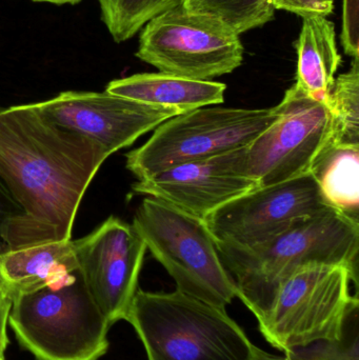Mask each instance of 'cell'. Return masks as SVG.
<instances>
[{"label":"cell","instance_id":"1","mask_svg":"<svg viewBox=\"0 0 359 360\" xmlns=\"http://www.w3.org/2000/svg\"><path fill=\"white\" fill-rule=\"evenodd\" d=\"M107 158L35 103L0 110V179L21 209L4 230L8 251L71 240L82 197Z\"/></svg>","mask_w":359,"mask_h":360},{"label":"cell","instance_id":"2","mask_svg":"<svg viewBox=\"0 0 359 360\" xmlns=\"http://www.w3.org/2000/svg\"><path fill=\"white\" fill-rule=\"evenodd\" d=\"M359 221L329 207L296 220L273 238L251 248L217 245L233 277L237 297L257 321L273 304L280 285L312 264H344L358 271Z\"/></svg>","mask_w":359,"mask_h":360},{"label":"cell","instance_id":"3","mask_svg":"<svg viewBox=\"0 0 359 360\" xmlns=\"http://www.w3.org/2000/svg\"><path fill=\"white\" fill-rule=\"evenodd\" d=\"M124 321L149 360H252L256 348L226 309L178 290H137Z\"/></svg>","mask_w":359,"mask_h":360},{"label":"cell","instance_id":"4","mask_svg":"<svg viewBox=\"0 0 359 360\" xmlns=\"http://www.w3.org/2000/svg\"><path fill=\"white\" fill-rule=\"evenodd\" d=\"M8 325L37 360H98L109 348L112 326L78 270L59 283L16 296Z\"/></svg>","mask_w":359,"mask_h":360},{"label":"cell","instance_id":"5","mask_svg":"<svg viewBox=\"0 0 359 360\" xmlns=\"http://www.w3.org/2000/svg\"><path fill=\"white\" fill-rule=\"evenodd\" d=\"M132 226L174 279L176 290L223 309L237 297L235 281L223 266L204 219L145 197Z\"/></svg>","mask_w":359,"mask_h":360},{"label":"cell","instance_id":"6","mask_svg":"<svg viewBox=\"0 0 359 360\" xmlns=\"http://www.w3.org/2000/svg\"><path fill=\"white\" fill-rule=\"evenodd\" d=\"M358 271L344 264H312L293 273L278 290L270 310L259 319V331L280 351L318 340L343 338L348 319L358 309Z\"/></svg>","mask_w":359,"mask_h":360},{"label":"cell","instance_id":"7","mask_svg":"<svg viewBox=\"0 0 359 360\" xmlns=\"http://www.w3.org/2000/svg\"><path fill=\"white\" fill-rule=\"evenodd\" d=\"M276 117L270 109L200 108L169 118L141 147L126 154V169L137 180L167 169L247 147Z\"/></svg>","mask_w":359,"mask_h":360},{"label":"cell","instance_id":"8","mask_svg":"<svg viewBox=\"0 0 359 360\" xmlns=\"http://www.w3.org/2000/svg\"><path fill=\"white\" fill-rule=\"evenodd\" d=\"M135 55L162 73L212 80L242 65L244 46L221 21L178 4L143 25Z\"/></svg>","mask_w":359,"mask_h":360},{"label":"cell","instance_id":"9","mask_svg":"<svg viewBox=\"0 0 359 360\" xmlns=\"http://www.w3.org/2000/svg\"><path fill=\"white\" fill-rule=\"evenodd\" d=\"M275 110L274 122L247 148L249 173L259 188L310 174L316 158L332 141L328 105L295 84Z\"/></svg>","mask_w":359,"mask_h":360},{"label":"cell","instance_id":"10","mask_svg":"<svg viewBox=\"0 0 359 360\" xmlns=\"http://www.w3.org/2000/svg\"><path fill=\"white\" fill-rule=\"evenodd\" d=\"M329 207L310 173L254 188L226 203L204 221L216 245L251 248Z\"/></svg>","mask_w":359,"mask_h":360},{"label":"cell","instance_id":"11","mask_svg":"<svg viewBox=\"0 0 359 360\" xmlns=\"http://www.w3.org/2000/svg\"><path fill=\"white\" fill-rule=\"evenodd\" d=\"M35 105L46 120L93 141L107 156L181 114L172 108L147 105L107 91H67Z\"/></svg>","mask_w":359,"mask_h":360},{"label":"cell","instance_id":"12","mask_svg":"<svg viewBox=\"0 0 359 360\" xmlns=\"http://www.w3.org/2000/svg\"><path fill=\"white\" fill-rule=\"evenodd\" d=\"M73 245L78 271L101 312L111 325L124 321L147 252L141 235L111 216Z\"/></svg>","mask_w":359,"mask_h":360},{"label":"cell","instance_id":"13","mask_svg":"<svg viewBox=\"0 0 359 360\" xmlns=\"http://www.w3.org/2000/svg\"><path fill=\"white\" fill-rule=\"evenodd\" d=\"M247 147L167 169L137 180L133 192L204 219L226 203L259 188L248 168Z\"/></svg>","mask_w":359,"mask_h":360},{"label":"cell","instance_id":"14","mask_svg":"<svg viewBox=\"0 0 359 360\" xmlns=\"http://www.w3.org/2000/svg\"><path fill=\"white\" fill-rule=\"evenodd\" d=\"M78 270L73 240L55 241L0 255V294L16 296L59 283Z\"/></svg>","mask_w":359,"mask_h":360},{"label":"cell","instance_id":"15","mask_svg":"<svg viewBox=\"0 0 359 360\" xmlns=\"http://www.w3.org/2000/svg\"><path fill=\"white\" fill-rule=\"evenodd\" d=\"M227 86L213 80H194L172 74L141 73L112 80L107 92L147 105L172 108L181 113L221 105Z\"/></svg>","mask_w":359,"mask_h":360},{"label":"cell","instance_id":"16","mask_svg":"<svg viewBox=\"0 0 359 360\" xmlns=\"http://www.w3.org/2000/svg\"><path fill=\"white\" fill-rule=\"evenodd\" d=\"M295 46V86L308 96L329 107L335 75L343 61L337 49L334 23L325 16L303 18V27Z\"/></svg>","mask_w":359,"mask_h":360},{"label":"cell","instance_id":"17","mask_svg":"<svg viewBox=\"0 0 359 360\" xmlns=\"http://www.w3.org/2000/svg\"><path fill=\"white\" fill-rule=\"evenodd\" d=\"M310 173L331 207L359 221V146L330 141Z\"/></svg>","mask_w":359,"mask_h":360},{"label":"cell","instance_id":"18","mask_svg":"<svg viewBox=\"0 0 359 360\" xmlns=\"http://www.w3.org/2000/svg\"><path fill=\"white\" fill-rule=\"evenodd\" d=\"M179 4L217 19L237 35L273 20L276 11L274 0H181Z\"/></svg>","mask_w":359,"mask_h":360},{"label":"cell","instance_id":"19","mask_svg":"<svg viewBox=\"0 0 359 360\" xmlns=\"http://www.w3.org/2000/svg\"><path fill=\"white\" fill-rule=\"evenodd\" d=\"M329 109L332 116V143L359 146V58L351 69L335 78Z\"/></svg>","mask_w":359,"mask_h":360},{"label":"cell","instance_id":"20","mask_svg":"<svg viewBox=\"0 0 359 360\" xmlns=\"http://www.w3.org/2000/svg\"><path fill=\"white\" fill-rule=\"evenodd\" d=\"M101 20L114 41H126L162 13V0H98Z\"/></svg>","mask_w":359,"mask_h":360},{"label":"cell","instance_id":"21","mask_svg":"<svg viewBox=\"0 0 359 360\" xmlns=\"http://www.w3.org/2000/svg\"><path fill=\"white\" fill-rule=\"evenodd\" d=\"M358 309L348 319L343 338L339 340H318L307 346L285 351L276 356L255 348L252 360H359Z\"/></svg>","mask_w":359,"mask_h":360},{"label":"cell","instance_id":"22","mask_svg":"<svg viewBox=\"0 0 359 360\" xmlns=\"http://www.w3.org/2000/svg\"><path fill=\"white\" fill-rule=\"evenodd\" d=\"M341 44L346 54L359 58V0H344Z\"/></svg>","mask_w":359,"mask_h":360},{"label":"cell","instance_id":"23","mask_svg":"<svg viewBox=\"0 0 359 360\" xmlns=\"http://www.w3.org/2000/svg\"><path fill=\"white\" fill-rule=\"evenodd\" d=\"M335 0H274L275 10H284L301 18L329 16L334 10Z\"/></svg>","mask_w":359,"mask_h":360},{"label":"cell","instance_id":"24","mask_svg":"<svg viewBox=\"0 0 359 360\" xmlns=\"http://www.w3.org/2000/svg\"><path fill=\"white\" fill-rule=\"evenodd\" d=\"M20 215V207L0 179V255L8 251L4 240V230L6 224Z\"/></svg>","mask_w":359,"mask_h":360},{"label":"cell","instance_id":"25","mask_svg":"<svg viewBox=\"0 0 359 360\" xmlns=\"http://www.w3.org/2000/svg\"><path fill=\"white\" fill-rule=\"evenodd\" d=\"M10 309V300L0 294V360H6L4 353L8 344V326Z\"/></svg>","mask_w":359,"mask_h":360},{"label":"cell","instance_id":"26","mask_svg":"<svg viewBox=\"0 0 359 360\" xmlns=\"http://www.w3.org/2000/svg\"><path fill=\"white\" fill-rule=\"evenodd\" d=\"M35 2H48L54 4H76L81 0H33Z\"/></svg>","mask_w":359,"mask_h":360},{"label":"cell","instance_id":"27","mask_svg":"<svg viewBox=\"0 0 359 360\" xmlns=\"http://www.w3.org/2000/svg\"><path fill=\"white\" fill-rule=\"evenodd\" d=\"M181 0H162V12L168 8H174L181 4Z\"/></svg>","mask_w":359,"mask_h":360},{"label":"cell","instance_id":"28","mask_svg":"<svg viewBox=\"0 0 359 360\" xmlns=\"http://www.w3.org/2000/svg\"><path fill=\"white\" fill-rule=\"evenodd\" d=\"M2 109H4V108L0 107V110H2Z\"/></svg>","mask_w":359,"mask_h":360}]
</instances>
